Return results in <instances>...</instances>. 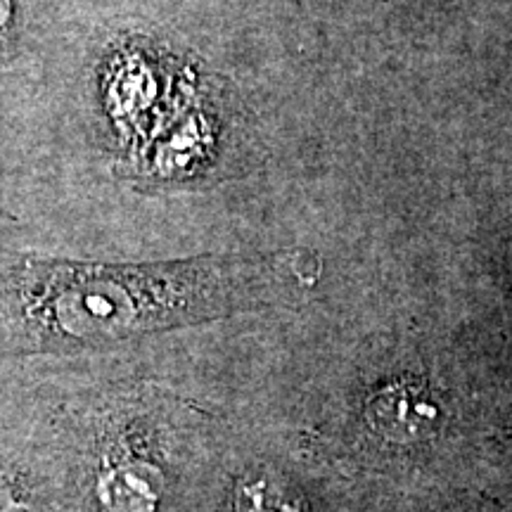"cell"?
Masks as SVG:
<instances>
[{"label": "cell", "mask_w": 512, "mask_h": 512, "mask_svg": "<svg viewBox=\"0 0 512 512\" xmlns=\"http://www.w3.org/2000/svg\"><path fill=\"white\" fill-rule=\"evenodd\" d=\"M278 256H200L147 266L0 259L3 302L43 337L102 342L162 328L226 302Z\"/></svg>", "instance_id": "cell-1"}, {"label": "cell", "mask_w": 512, "mask_h": 512, "mask_svg": "<svg viewBox=\"0 0 512 512\" xmlns=\"http://www.w3.org/2000/svg\"><path fill=\"white\" fill-rule=\"evenodd\" d=\"M366 420L380 437L394 444H413L434 437L444 425V413L425 387L396 382L366 403Z\"/></svg>", "instance_id": "cell-2"}, {"label": "cell", "mask_w": 512, "mask_h": 512, "mask_svg": "<svg viewBox=\"0 0 512 512\" xmlns=\"http://www.w3.org/2000/svg\"><path fill=\"white\" fill-rule=\"evenodd\" d=\"M164 475L145 460H126L98 479V501L110 512H155Z\"/></svg>", "instance_id": "cell-3"}, {"label": "cell", "mask_w": 512, "mask_h": 512, "mask_svg": "<svg viewBox=\"0 0 512 512\" xmlns=\"http://www.w3.org/2000/svg\"><path fill=\"white\" fill-rule=\"evenodd\" d=\"M238 512H306V508L290 486L273 475H264L242 484Z\"/></svg>", "instance_id": "cell-4"}, {"label": "cell", "mask_w": 512, "mask_h": 512, "mask_svg": "<svg viewBox=\"0 0 512 512\" xmlns=\"http://www.w3.org/2000/svg\"><path fill=\"white\" fill-rule=\"evenodd\" d=\"M10 17H12V3L10 0H0V36L5 34V29H8Z\"/></svg>", "instance_id": "cell-5"}]
</instances>
